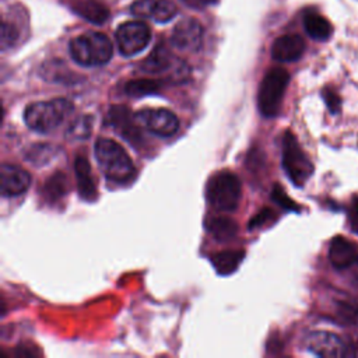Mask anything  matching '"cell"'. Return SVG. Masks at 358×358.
<instances>
[{"label":"cell","mask_w":358,"mask_h":358,"mask_svg":"<svg viewBox=\"0 0 358 358\" xmlns=\"http://www.w3.org/2000/svg\"><path fill=\"white\" fill-rule=\"evenodd\" d=\"M94 152L101 171L109 180L123 183L133 178L134 165L124 148L116 141L101 137L95 141Z\"/></svg>","instance_id":"6da1fadb"},{"label":"cell","mask_w":358,"mask_h":358,"mask_svg":"<svg viewBox=\"0 0 358 358\" xmlns=\"http://www.w3.org/2000/svg\"><path fill=\"white\" fill-rule=\"evenodd\" d=\"M73 112V103L66 98L29 103L24 110L27 126L38 133H50L57 129Z\"/></svg>","instance_id":"7a4b0ae2"},{"label":"cell","mask_w":358,"mask_h":358,"mask_svg":"<svg viewBox=\"0 0 358 358\" xmlns=\"http://www.w3.org/2000/svg\"><path fill=\"white\" fill-rule=\"evenodd\" d=\"M70 56L73 60L85 67L106 64L113 53L110 39L102 32H85L70 41Z\"/></svg>","instance_id":"3957f363"},{"label":"cell","mask_w":358,"mask_h":358,"mask_svg":"<svg viewBox=\"0 0 358 358\" xmlns=\"http://www.w3.org/2000/svg\"><path fill=\"white\" fill-rule=\"evenodd\" d=\"M208 204L217 211H234L241 199V182L229 171H221L213 175L206 187Z\"/></svg>","instance_id":"277c9868"},{"label":"cell","mask_w":358,"mask_h":358,"mask_svg":"<svg viewBox=\"0 0 358 358\" xmlns=\"http://www.w3.org/2000/svg\"><path fill=\"white\" fill-rule=\"evenodd\" d=\"M288 83L289 74L285 69L274 67L266 73L260 83L257 94V105L263 116L273 117L280 112L282 96Z\"/></svg>","instance_id":"5b68a950"},{"label":"cell","mask_w":358,"mask_h":358,"mask_svg":"<svg viewBox=\"0 0 358 358\" xmlns=\"http://www.w3.org/2000/svg\"><path fill=\"white\" fill-rule=\"evenodd\" d=\"M282 168L295 186H303L313 173V164L291 131L282 138Z\"/></svg>","instance_id":"8992f818"},{"label":"cell","mask_w":358,"mask_h":358,"mask_svg":"<svg viewBox=\"0 0 358 358\" xmlns=\"http://www.w3.org/2000/svg\"><path fill=\"white\" fill-rule=\"evenodd\" d=\"M116 43L123 56H134L148 45L151 29L143 21H127L116 29Z\"/></svg>","instance_id":"52a82bcc"},{"label":"cell","mask_w":358,"mask_h":358,"mask_svg":"<svg viewBox=\"0 0 358 358\" xmlns=\"http://www.w3.org/2000/svg\"><path fill=\"white\" fill-rule=\"evenodd\" d=\"M134 119L145 130L161 137H169L179 129V119L173 112L165 108L141 109L136 113Z\"/></svg>","instance_id":"ba28073f"},{"label":"cell","mask_w":358,"mask_h":358,"mask_svg":"<svg viewBox=\"0 0 358 358\" xmlns=\"http://www.w3.org/2000/svg\"><path fill=\"white\" fill-rule=\"evenodd\" d=\"M141 70L150 74H159L171 70L172 78H183L189 73L187 66L182 60L175 59L164 45H158L150 53V56L141 63Z\"/></svg>","instance_id":"9c48e42d"},{"label":"cell","mask_w":358,"mask_h":358,"mask_svg":"<svg viewBox=\"0 0 358 358\" xmlns=\"http://www.w3.org/2000/svg\"><path fill=\"white\" fill-rule=\"evenodd\" d=\"M173 48L182 52H197L203 45V27L194 18L179 21L171 35Z\"/></svg>","instance_id":"30bf717a"},{"label":"cell","mask_w":358,"mask_h":358,"mask_svg":"<svg viewBox=\"0 0 358 358\" xmlns=\"http://www.w3.org/2000/svg\"><path fill=\"white\" fill-rule=\"evenodd\" d=\"M306 348L316 357L322 358H338L345 350L341 338L337 334L326 330L312 331L306 337Z\"/></svg>","instance_id":"8fae6325"},{"label":"cell","mask_w":358,"mask_h":358,"mask_svg":"<svg viewBox=\"0 0 358 358\" xmlns=\"http://www.w3.org/2000/svg\"><path fill=\"white\" fill-rule=\"evenodd\" d=\"M136 120V119H134ZM134 120L131 119L129 109L126 106H112L108 112L106 122L109 126L124 140H127L131 144H137L141 138L138 127L134 124Z\"/></svg>","instance_id":"7c38bea8"},{"label":"cell","mask_w":358,"mask_h":358,"mask_svg":"<svg viewBox=\"0 0 358 358\" xmlns=\"http://www.w3.org/2000/svg\"><path fill=\"white\" fill-rule=\"evenodd\" d=\"M0 190L3 196H20L29 187L31 176L22 168L3 164L0 171Z\"/></svg>","instance_id":"4fadbf2b"},{"label":"cell","mask_w":358,"mask_h":358,"mask_svg":"<svg viewBox=\"0 0 358 358\" xmlns=\"http://www.w3.org/2000/svg\"><path fill=\"white\" fill-rule=\"evenodd\" d=\"M329 260L334 268L345 270L358 263V246L347 238L337 235L330 242Z\"/></svg>","instance_id":"5bb4252c"},{"label":"cell","mask_w":358,"mask_h":358,"mask_svg":"<svg viewBox=\"0 0 358 358\" xmlns=\"http://www.w3.org/2000/svg\"><path fill=\"white\" fill-rule=\"evenodd\" d=\"M305 50V42L299 35L289 34L277 38L271 46V57L281 63L298 60Z\"/></svg>","instance_id":"9a60e30c"},{"label":"cell","mask_w":358,"mask_h":358,"mask_svg":"<svg viewBox=\"0 0 358 358\" xmlns=\"http://www.w3.org/2000/svg\"><path fill=\"white\" fill-rule=\"evenodd\" d=\"M70 8L77 15L95 25L103 24L109 17L108 7L98 0H73L70 1Z\"/></svg>","instance_id":"2e32d148"},{"label":"cell","mask_w":358,"mask_h":358,"mask_svg":"<svg viewBox=\"0 0 358 358\" xmlns=\"http://www.w3.org/2000/svg\"><path fill=\"white\" fill-rule=\"evenodd\" d=\"M74 171L77 178L78 194L87 201L96 199V187L91 175V166L84 157H77L74 161Z\"/></svg>","instance_id":"e0dca14e"},{"label":"cell","mask_w":358,"mask_h":358,"mask_svg":"<svg viewBox=\"0 0 358 358\" xmlns=\"http://www.w3.org/2000/svg\"><path fill=\"white\" fill-rule=\"evenodd\" d=\"M306 34L316 41H326L331 35V24L317 13H306L303 17Z\"/></svg>","instance_id":"ac0fdd59"},{"label":"cell","mask_w":358,"mask_h":358,"mask_svg":"<svg viewBox=\"0 0 358 358\" xmlns=\"http://www.w3.org/2000/svg\"><path fill=\"white\" fill-rule=\"evenodd\" d=\"M243 250H227L211 256V263L215 267L217 273L228 275L238 268V266L243 260Z\"/></svg>","instance_id":"d6986e66"},{"label":"cell","mask_w":358,"mask_h":358,"mask_svg":"<svg viewBox=\"0 0 358 358\" xmlns=\"http://www.w3.org/2000/svg\"><path fill=\"white\" fill-rule=\"evenodd\" d=\"M206 228L218 241H228L234 238L238 232V225L235 221L227 217H210L206 220Z\"/></svg>","instance_id":"ffe728a7"},{"label":"cell","mask_w":358,"mask_h":358,"mask_svg":"<svg viewBox=\"0 0 358 358\" xmlns=\"http://www.w3.org/2000/svg\"><path fill=\"white\" fill-rule=\"evenodd\" d=\"M158 90H159V83L148 78L133 80L124 85V92L130 96H144V95L155 94L158 92Z\"/></svg>","instance_id":"44dd1931"},{"label":"cell","mask_w":358,"mask_h":358,"mask_svg":"<svg viewBox=\"0 0 358 358\" xmlns=\"http://www.w3.org/2000/svg\"><path fill=\"white\" fill-rule=\"evenodd\" d=\"M45 194L49 200H57L67 192V183L66 176L62 172L55 173L49 178V180L45 185Z\"/></svg>","instance_id":"7402d4cb"},{"label":"cell","mask_w":358,"mask_h":358,"mask_svg":"<svg viewBox=\"0 0 358 358\" xmlns=\"http://www.w3.org/2000/svg\"><path fill=\"white\" fill-rule=\"evenodd\" d=\"M336 315L341 323L348 326H358V305L350 301L337 302Z\"/></svg>","instance_id":"603a6c76"},{"label":"cell","mask_w":358,"mask_h":358,"mask_svg":"<svg viewBox=\"0 0 358 358\" xmlns=\"http://www.w3.org/2000/svg\"><path fill=\"white\" fill-rule=\"evenodd\" d=\"M178 13L176 6L171 0H157L151 18L157 22H168Z\"/></svg>","instance_id":"cb8c5ba5"},{"label":"cell","mask_w":358,"mask_h":358,"mask_svg":"<svg viewBox=\"0 0 358 358\" xmlns=\"http://www.w3.org/2000/svg\"><path fill=\"white\" fill-rule=\"evenodd\" d=\"M91 122H92V117H90V116H81V117L76 119L67 131L69 137H71L74 140L87 138L91 133Z\"/></svg>","instance_id":"d4e9b609"},{"label":"cell","mask_w":358,"mask_h":358,"mask_svg":"<svg viewBox=\"0 0 358 358\" xmlns=\"http://www.w3.org/2000/svg\"><path fill=\"white\" fill-rule=\"evenodd\" d=\"M55 150L49 145V144H35L29 152H27V159L31 162V164H45L48 162L49 159L45 158V157H50L53 155Z\"/></svg>","instance_id":"484cf974"},{"label":"cell","mask_w":358,"mask_h":358,"mask_svg":"<svg viewBox=\"0 0 358 358\" xmlns=\"http://www.w3.org/2000/svg\"><path fill=\"white\" fill-rule=\"evenodd\" d=\"M18 39V29L14 24L8 21H3L1 25V48L7 49L8 46H13L15 41Z\"/></svg>","instance_id":"4316f807"},{"label":"cell","mask_w":358,"mask_h":358,"mask_svg":"<svg viewBox=\"0 0 358 358\" xmlns=\"http://www.w3.org/2000/svg\"><path fill=\"white\" fill-rule=\"evenodd\" d=\"M155 1L157 0H136L131 7L130 11L133 15L136 17H147L151 18L154 7H155Z\"/></svg>","instance_id":"83f0119b"},{"label":"cell","mask_w":358,"mask_h":358,"mask_svg":"<svg viewBox=\"0 0 358 358\" xmlns=\"http://www.w3.org/2000/svg\"><path fill=\"white\" fill-rule=\"evenodd\" d=\"M273 199H274L281 207H284V208H287V210H298V206L294 203V200H291V199L285 194V192L282 190V187L278 186V185H275L274 189H273Z\"/></svg>","instance_id":"f1b7e54d"},{"label":"cell","mask_w":358,"mask_h":358,"mask_svg":"<svg viewBox=\"0 0 358 358\" xmlns=\"http://www.w3.org/2000/svg\"><path fill=\"white\" fill-rule=\"evenodd\" d=\"M347 215H348L351 231L358 234V194L352 196V199L350 201V207H348Z\"/></svg>","instance_id":"f546056e"},{"label":"cell","mask_w":358,"mask_h":358,"mask_svg":"<svg viewBox=\"0 0 358 358\" xmlns=\"http://www.w3.org/2000/svg\"><path fill=\"white\" fill-rule=\"evenodd\" d=\"M322 96H323V99H324V102H326V105H327V108L330 109L331 113H337L340 110V103H341L340 96L333 90H329V88L323 90Z\"/></svg>","instance_id":"4dcf8cb0"},{"label":"cell","mask_w":358,"mask_h":358,"mask_svg":"<svg viewBox=\"0 0 358 358\" xmlns=\"http://www.w3.org/2000/svg\"><path fill=\"white\" fill-rule=\"evenodd\" d=\"M271 217H273V211H271V210H268V208L262 210L260 213H257V214L252 218V221H250V228H255V227H260V225H263L264 222L270 221V218H271Z\"/></svg>","instance_id":"1f68e13d"},{"label":"cell","mask_w":358,"mask_h":358,"mask_svg":"<svg viewBox=\"0 0 358 358\" xmlns=\"http://www.w3.org/2000/svg\"><path fill=\"white\" fill-rule=\"evenodd\" d=\"M187 7L190 8H196V10H200V8H204L207 6H214L218 3V0H182Z\"/></svg>","instance_id":"d6a6232c"}]
</instances>
